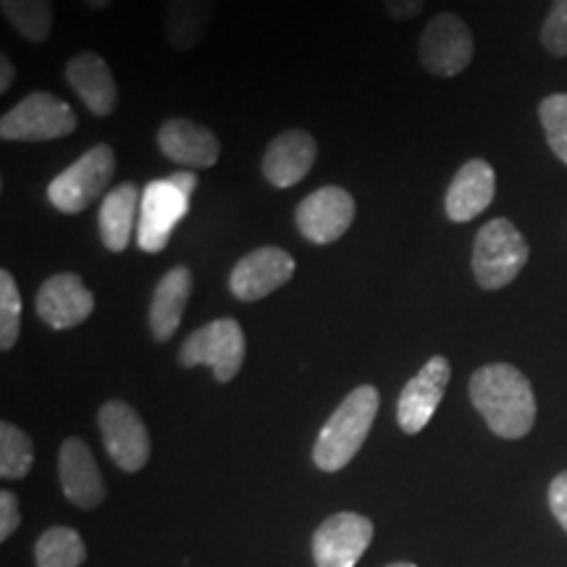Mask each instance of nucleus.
I'll list each match as a JSON object with an SVG mask.
<instances>
[{
    "label": "nucleus",
    "instance_id": "obj_1",
    "mask_svg": "<svg viewBox=\"0 0 567 567\" xmlns=\"http://www.w3.org/2000/svg\"><path fill=\"white\" fill-rule=\"evenodd\" d=\"M471 402L499 439H523L536 423L534 386L509 363L478 368L471 375Z\"/></svg>",
    "mask_w": 567,
    "mask_h": 567
},
{
    "label": "nucleus",
    "instance_id": "obj_2",
    "mask_svg": "<svg viewBox=\"0 0 567 567\" xmlns=\"http://www.w3.org/2000/svg\"><path fill=\"white\" fill-rule=\"evenodd\" d=\"M379 389L363 384L344 396L342 405L331 413L329 421L313 444V463L326 473H337L347 467L371 434L375 415H379Z\"/></svg>",
    "mask_w": 567,
    "mask_h": 567
},
{
    "label": "nucleus",
    "instance_id": "obj_3",
    "mask_svg": "<svg viewBox=\"0 0 567 567\" xmlns=\"http://www.w3.org/2000/svg\"><path fill=\"white\" fill-rule=\"evenodd\" d=\"M530 247L523 231L509 218L484 224L473 243V276L486 292L505 289L528 264Z\"/></svg>",
    "mask_w": 567,
    "mask_h": 567
},
{
    "label": "nucleus",
    "instance_id": "obj_4",
    "mask_svg": "<svg viewBox=\"0 0 567 567\" xmlns=\"http://www.w3.org/2000/svg\"><path fill=\"white\" fill-rule=\"evenodd\" d=\"M197 189L193 172L172 174L168 179H155L142 189L137 243L145 252H163L176 224L187 216L189 200Z\"/></svg>",
    "mask_w": 567,
    "mask_h": 567
},
{
    "label": "nucleus",
    "instance_id": "obj_5",
    "mask_svg": "<svg viewBox=\"0 0 567 567\" xmlns=\"http://www.w3.org/2000/svg\"><path fill=\"white\" fill-rule=\"evenodd\" d=\"M113 174H116V153L111 145L101 142V145L82 153L48 184V200L59 213L74 216V213L87 210L92 203L101 200L113 182Z\"/></svg>",
    "mask_w": 567,
    "mask_h": 567
},
{
    "label": "nucleus",
    "instance_id": "obj_6",
    "mask_svg": "<svg viewBox=\"0 0 567 567\" xmlns=\"http://www.w3.org/2000/svg\"><path fill=\"white\" fill-rule=\"evenodd\" d=\"M245 350L247 342L243 326L234 318H216L184 339L179 347V365H210L218 384H229L234 375L243 371Z\"/></svg>",
    "mask_w": 567,
    "mask_h": 567
},
{
    "label": "nucleus",
    "instance_id": "obj_7",
    "mask_svg": "<svg viewBox=\"0 0 567 567\" xmlns=\"http://www.w3.org/2000/svg\"><path fill=\"white\" fill-rule=\"evenodd\" d=\"M76 113L51 92H30L0 118V137L9 142H48L69 137Z\"/></svg>",
    "mask_w": 567,
    "mask_h": 567
},
{
    "label": "nucleus",
    "instance_id": "obj_8",
    "mask_svg": "<svg viewBox=\"0 0 567 567\" xmlns=\"http://www.w3.org/2000/svg\"><path fill=\"white\" fill-rule=\"evenodd\" d=\"M473 53H476V40H473L471 27L465 24L457 13H436L434 19L425 24L417 42V61L421 66L434 76L463 74L471 66Z\"/></svg>",
    "mask_w": 567,
    "mask_h": 567
},
{
    "label": "nucleus",
    "instance_id": "obj_9",
    "mask_svg": "<svg viewBox=\"0 0 567 567\" xmlns=\"http://www.w3.org/2000/svg\"><path fill=\"white\" fill-rule=\"evenodd\" d=\"M103 446L124 473H137L151 460V434L137 410L124 400H109L97 410Z\"/></svg>",
    "mask_w": 567,
    "mask_h": 567
},
{
    "label": "nucleus",
    "instance_id": "obj_10",
    "mask_svg": "<svg viewBox=\"0 0 567 567\" xmlns=\"http://www.w3.org/2000/svg\"><path fill=\"white\" fill-rule=\"evenodd\" d=\"M295 258L276 245H264L237 260L229 274V292L243 302H258L292 281Z\"/></svg>",
    "mask_w": 567,
    "mask_h": 567
},
{
    "label": "nucleus",
    "instance_id": "obj_11",
    "mask_svg": "<svg viewBox=\"0 0 567 567\" xmlns=\"http://www.w3.org/2000/svg\"><path fill=\"white\" fill-rule=\"evenodd\" d=\"M354 221V197L344 187L329 184L297 205L295 224L308 243L331 245L342 239Z\"/></svg>",
    "mask_w": 567,
    "mask_h": 567
},
{
    "label": "nucleus",
    "instance_id": "obj_12",
    "mask_svg": "<svg viewBox=\"0 0 567 567\" xmlns=\"http://www.w3.org/2000/svg\"><path fill=\"white\" fill-rule=\"evenodd\" d=\"M452 379V365L444 354H434L425 363L417 375L408 381L402 389L400 402H396V423L405 434H421L425 425L431 423L436 408L442 405L446 384Z\"/></svg>",
    "mask_w": 567,
    "mask_h": 567
},
{
    "label": "nucleus",
    "instance_id": "obj_13",
    "mask_svg": "<svg viewBox=\"0 0 567 567\" xmlns=\"http://www.w3.org/2000/svg\"><path fill=\"white\" fill-rule=\"evenodd\" d=\"M373 542V523L358 513L326 517L313 534L316 567H354Z\"/></svg>",
    "mask_w": 567,
    "mask_h": 567
},
{
    "label": "nucleus",
    "instance_id": "obj_14",
    "mask_svg": "<svg viewBox=\"0 0 567 567\" xmlns=\"http://www.w3.org/2000/svg\"><path fill=\"white\" fill-rule=\"evenodd\" d=\"M34 308L42 323L51 326L53 331H66L92 316L95 295L90 292L80 274H55L42 281Z\"/></svg>",
    "mask_w": 567,
    "mask_h": 567
},
{
    "label": "nucleus",
    "instance_id": "obj_15",
    "mask_svg": "<svg viewBox=\"0 0 567 567\" xmlns=\"http://www.w3.org/2000/svg\"><path fill=\"white\" fill-rule=\"evenodd\" d=\"M318 158V142L310 132L305 130H287L276 134L271 145L264 153L266 182L276 189H289L300 184L305 176L313 172Z\"/></svg>",
    "mask_w": 567,
    "mask_h": 567
},
{
    "label": "nucleus",
    "instance_id": "obj_16",
    "mask_svg": "<svg viewBox=\"0 0 567 567\" xmlns=\"http://www.w3.org/2000/svg\"><path fill=\"white\" fill-rule=\"evenodd\" d=\"M59 478L63 496L74 507L92 509L103 505L105 484L101 476V467L95 463V455L82 439L69 436L63 439L59 450Z\"/></svg>",
    "mask_w": 567,
    "mask_h": 567
},
{
    "label": "nucleus",
    "instance_id": "obj_17",
    "mask_svg": "<svg viewBox=\"0 0 567 567\" xmlns=\"http://www.w3.org/2000/svg\"><path fill=\"white\" fill-rule=\"evenodd\" d=\"M496 195V174L492 163L471 158L450 182L444 195V213L452 224H467L481 216Z\"/></svg>",
    "mask_w": 567,
    "mask_h": 567
},
{
    "label": "nucleus",
    "instance_id": "obj_18",
    "mask_svg": "<svg viewBox=\"0 0 567 567\" xmlns=\"http://www.w3.org/2000/svg\"><path fill=\"white\" fill-rule=\"evenodd\" d=\"M158 147L168 161L187 168H210L221 155V140L189 118H168L158 130Z\"/></svg>",
    "mask_w": 567,
    "mask_h": 567
},
{
    "label": "nucleus",
    "instance_id": "obj_19",
    "mask_svg": "<svg viewBox=\"0 0 567 567\" xmlns=\"http://www.w3.org/2000/svg\"><path fill=\"white\" fill-rule=\"evenodd\" d=\"M66 82L92 116L109 118L118 105L116 76L103 55L84 51L66 63Z\"/></svg>",
    "mask_w": 567,
    "mask_h": 567
},
{
    "label": "nucleus",
    "instance_id": "obj_20",
    "mask_svg": "<svg viewBox=\"0 0 567 567\" xmlns=\"http://www.w3.org/2000/svg\"><path fill=\"white\" fill-rule=\"evenodd\" d=\"M195 276L187 266H174L155 284L151 302V334L155 342H168L179 331L184 310L193 297Z\"/></svg>",
    "mask_w": 567,
    "mask_h": 567
},
{
    "label": "nucleus",
    "instance_id": "obj_21",
    "mask_svg": "<svg viewBox=\"0 0 567 567\" xmlns=\"http://www.w3.org/2000/svg\"><path fill=\"white\" fill-rule=\"evenodd\" d=\"M142 208V193L134 182H124L113 187L103 197L101 213H97V231L109 252H124L132 245L134 221Z\"/></svg>",
    "mask_w": 567,
    "mask_h": 567
},
{
    "label": "nucleus",
    "instance_id": "obj_22",
    "mask_svg": "<svg viewBox=\"0 0 567 567\" xmlns=\"http://www.w3.org/2000/svg\"><path fill=\"white\" fill-rule=\"evenodd\" d=\"M213 19V0H168L163 30L174 51H193L208 32Z\"/></svg>",
    "mask_w": 567,
    "mask_h": 567
},
{
    "label": "nucleus",
    "instance_id": "obj_23",
    "mask_svg": "<svg viewBox=\"0 0 567 567\" xmlns=\"http://www.w3.org/2000/svg\"><path fill=\"white\" fill-rule=\"evenodd\" d=\"M9 24L30 42H45L53 32V0H0Z\"/></svg>",
    "mask_w": 567,
    "mask_h": 567
},
{
    "label": "nucleus",
    "instance_id": "obj_24",
    "mask_svg": "<svg viewBox=\"0 0 567 567\" xmlns=\"http://www.w3.org/2000/svg\"><path fill=\"white\" fill-rule=\"evenodd\" d=\"M87 557L82 536L74 528L53 526L38 538L34 559L38 567H80Z\"/></svg>",
    "mask_w": 567,
    "mask_h": 567
},
{
    "label": "nucleus",
    "instance_id": "obj_25",
    "mask_svg": "<svg viewBox=\"0 0 567 567\" xmlns=\"http://www.w3.org/2000/svg\"><path fill=\"white\" fill-rule=\"evenodd\" d=\"M34 446L32 439L9 421L0 423V478L19 481L32 471Z\"/></svg>",
    "mask_w": 567,
    "mask_h": 567
},
{
    "label": "nucleus",
    "instance_id": "obj_26",
    "mask_svg": "<svg viewBox=\"0 0 567 567\" xmlns=\"http://www.w3.org/2000/svg\"><path fill=\"white\" fill-rule=\"evenodd\" d=\"M21 295L9 268L0 271V350L9 352L19 342Z\"/></svg>",
    "mask_w": 567,
    "mask_h": 567
},
{
    "label": "nucleus",
    "instance_id": "obj_27",
    "mask_svg": "<svg viewBox=\"0 0 567 567\" xmlns=\"http://www.w3.org/2000/svg\"><path fill=\"white\" fill-rule=\"evenodd\" d=\"M538 118H542L544 134H547L549 151L567 166V92H555L544 97L538 105Z\"/></svg>",
    "mask_w": 567,
    "mask_h": 567
},
{
    "label": "nucleus",
    "instance_id": "obj_28",
    "mask_svg": "<svg viewBox=\"0 0 567 567\" xmlns=\"http://www.w3.org/2000/svg\"><path fill=\"white\" fill-rule=\"evenodd\" d=\"M542 48L555 59H567V0H551V9L538 32Z\"/></svg>",
    "mask_w": 567,
    "mask_h": 567
},
{
    "label": "nucleus",
    "instance_id": "obj_29",
    "mask_svg": "<svg viewBox=\"0 0 567 567\" xmlns=\"http://www.w3.org/2000/svg\"><path fill=\"white\" fill-rule=\"evenodd\" d=\"M19 523H21V513H19L17 494L9 492V488H3V492H0V538L9 542V538L17 534Z\"/></svg>",
    "mask_w": 567,
    "mask_h": 567
},
{
    "label": "nucleus",
    "instance_id": "obj_30",
    "mask_svg": "<svg viewBox=\"0 0 567 567\" xmlns=\"http://www.w3.org/2000/svg\"><path fill=\"white\" fill-rule=\"evenodd\" d=\"M549 507L559 526L567 530V471L549 484Z\"/></svg>",
    "mask_w": 567,
    "mask_h": 567
},
{
    "label": "nucleus",
    "instance_id": "obj_31",
    "mask_svg": "<svg viewBox=\"0 0 567 567\" xmlns=\"http://www.w3.org/2000/svg\"><path fill=\"white\" fill-rule=\"evenodd\" d=\"M381 6L394 21H410L423 11L425 0H381Z\"/></svg>",
    "mask_w": 567,
    "mask_h": 567
},
{
    "label": "nucleus",
    "instance_id": "obj_32",
    "mask_svg": "<svg viewBox=\"0 0 567 567\" xmlns=\"http://www.w3.org/2000/svg\"><path fill=\"white\" fill-rule=\"evenodd\" d=\"M13 76H17V69H13L11 59H9V55H0V92L11 90Z\"/></svg>",
    "mask_w": 567,
    "mask_h": 567
},
{
    "label": "nucleus",
    "instance_id": "obj_33",
    "mask_svg": "<svg viewBox=\"0 0 567 567\" xmlns=\"http://www.w3.org/2000/svg\"><path fill=\"white\" fill-rule=\"evenodd\" d=\"M111 3H113V0H84V6H87V9H92V11L109 9Z\"/></svg>",
    "mask_w": 567,
    "mask_h": 567
},
{
    "label": "nucleus",
    "instance_id": "obj_34",
    "mask_svg": "<svg viewBox=\"0 0 567 567\" xmlns=\"http://www.w3.org/2000/svg\"><path fill=\"white\" fill-rule=\"evenodd\" d=\"M386 567H417V565H413V563H392V565H386Z\"/></svg>",
    "mask_w": 567,
    "mask_h": 567
}]
</instances>
